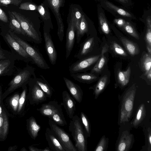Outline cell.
Masks as SVG:
<instances>
[{
    "mask_svg": "<svg viewBox=\"0 0 151 151\" xmlns=\"http://www.w3.org/2000/svg\"><path fill=\"white\" fill-rule=\"evenodd\" d=\"M68 130L75 142L77 151H87V136L80 118L74 115L70 121Z\"/></svg>",
    "mask_w": 151,
    "mask_h": 151,
    "instance_id": "obj_1",
    "label": "cell"
},
{
    "mask_svg": "<svg viewBox=\"0 0 151 151\" xmlns=\"http://www.w3.org/2000/svg\"><path fill=\"white\" fill-rule=\"evenodd\" d=\"M33 67L27 65L19 70L8 84L9 87L2 94V99L16 89L26 86L35 73Z\"/></svg>",
    "mask_w": 151,
    "mask_h": 151,
    "instance_id": "obj_2",
    "label": "cell"
},
{
    "mask_svg": "<svg viewBox=\"0 0 151 151\" xmlns=\"http://www.w3.org/2000/svg\"><path fill=\"white\" fill-rule=\"evenodd\" d=\"M136 88L134 84L126 92L122 99L120 114V122L129 121L132 114Z\"/></svg>",
    "mask_w": 151,
    "mask_h": 151,
    "instance_id": "obj_3",
    "label": "cell"
},
{
    "mask_svg": "<svg viewBox=\"0 0 151 151\" xmlns=\"http://www.w3.org/2000/svg\"><path fill=\"white\" fill-rule=\"evenodd\" d=\"M12 12L20 23L26 39L37 44H41L42 39L39 28H36L28 19L20 13L15 11Z\"/></svg>",
    "mask_w": 151,
    "mask_h": 151,
    "instance_id": "obj_4",
    "label": "cell"
},
{
    "mask_svg": "<svg viewBox=\"0 0 151 151\" xmlns=\"http://www.w3.org/2000/svg\"><path fill=\"white\" fill-rule=\"evenodd\" d=\"M8 32L23 48L32 59L34 63L38 68L43 69L46 70L50 68V66L42 55L36 48L19 37L10 29L9 30Z\"/></svg>",
    "mask_w": 151,
    "mask_h": 151,
    "instance_id": "obj_5",
    "label": "cell"
},
{
    "mask_svg": "<svg viewBox=\"0 0 151 151\" xmlns=\"http://www.w3.org/2000/svg\"><path fill=\"white\" fill-rule=\"evenodd\" d=\"M3 38L10 48L11 53L16 60L33 63L32 58L22 46L12 37L8 31L3 36Z\"/></svg>",
    "mask_w": 151,
    "mask_h": 151,
    "instance_id": "obj_6",
    "label": "cell"
},
{
    "mask_svg": "<svg viewBox=\"0 0 151 151\" xmlns=\"http://www.w3.org/2000/svg\"><path fill=\"white\" fill-rule=\"evenodd\" d=\"M48 124L50 128L56 135L66 151H77L69 134L50 119Z\"/></svg>",
    "mask_w": 151,
    "mask_h": 151,
    "instance_id": "obj_7",
    "label": "cell"
},
{
    "mask_svg": "<svg viewBox=\"0 0 151 151\" xmlns=\"http://www.w3.org/2000/svg\"><path fill=\"white\" fill-rule=\"evenodd\" d=\"M29 88L27 99L32 105H38L47 100V97L34 78L31 77L28 83Z\"/></svg>",
    "mask_w": 151,
    "mask_h": 151,
    "instance_id": "obj_8",
    "label": "cell"
},
{
    "mask_svg": "<svg viewBox=\"0 0 151 151\" xmlns=\"http://www.w3.org/2000/svg\"><path fill=\"white\" fill-rule=\"evenodd\" d=\"M100 55L85 57L79 59L72 64L69 67L70 74L84 71L98 61Z\"/></svg>",
    "mask_w": 151,
    "mask_h": 151,
    "instance_id": "obj_9",
    "label": "cell"
},
{
    "mask_svg": "<svg viewBox=\"0 0 151 151\" xmlns=\"http://www.w3.org/2000/svg\"><path fill=\"white\" fill-rule=\"evenodd\" d=\"M43 36L46 52L49 61L52 65L56 63L57 57L56 50L50 33V28L45 26L43 29Z\"/></svg>",
    "mask_w": 151,
    "mask_h": 151,
    "instance_id": "obj_10",
    "label": "cell"
},
{
    "mask_svg": "<svg viewBox=\"0 0 151 151\" xmlns=\"http://www.w3.org/2000/svg\"><path fill=\"white\" fill-rule=\"evenodd\" d=\"M49 6L53 11L57 21L58 29L57 35L60 42L64 36V26L59 12V8L62 5V0H47Z\"/></svg>",
    "mask_w": 151,
    "mask_h": 151,
    "instance_id": "obj_11",
    "label": "cell"
},
{
    "mask_svg": "<svg viewBox=\"0 0 151 151\" xmlns=\"http://www.w3.org/2000/svg\"><path fill=\"white\" fill-rule=\"evenodd\" d=\"M76 31L75 21L72 15L66 33L65 58L66 59L70 56L73 48L75 42Z\"/></svg>",
    "mask_w": 151,
    "mask_h": 151,
    "instance_id": "obj_12",
    "label": "cell"
},
{
    "mask_svg": "<svg viewBox=\"0 0 151 151\" xmlns=\"http://www.w3.org/2000/svg\"><path fill=\"white\" fill-rule=\"evenodd\" d=\"M61 105L57 101H52L42 104L37 110L43 116L47 117L49 119L55 113L62 110Z\"/></svg>",
    "mask_w": 151,
    "mask_h": 151,
    "instance_id": "obj_13",
    "label": "cell"
},
{
    "mask_svg": "<svg viewBox=\"0 0 151 151\" xmlns=\"http://www.w3.org/2000/svg\"><path fill=\"white\" fill-rule=\"evenodd\" d=\"M62 105L65 110L66 114L70 119L74 116L76 111V102L74 99L66 91H63L62 93Z\"/></svg>",
    "mask_w": 151,
    "mask_h": 151,
    "instance_id": "obj_14",
    "label": "cell"
},
{
    "mask_svg": "<svg viewBox=\"0 0 151 151\" xmlns=\"http://www.w3.org/2000/svg\"><path fill=\"white\" fill-rule=\"evenodd\" d=\"M134 142L132 134L127 131H124L118 141L116 150L117 151H128L132 147Z\"/></svg>",
    "mask_w": 151,
    "mask_h": 151,
    "instance_id": "obj_15",
    "label": "cell"
},
{
    "mask_svg": "<svg viewBox=\"0 0 151 151\" xmlns=\"http://www.w3.org/2000/svg\"><path fill=\"white\" fill-rule=\"evenodd\" d=\"M45 136L49 148L54 151H66L54 133L49 128L45 130Z\"/></svg>",
    "mask_w": 151,
    "mask_h": 151,
    "instance_id": "obj_16",
    "label": "cell"
},
{
    "mask_svg": "<svg viewBox=\"0 0 151 151\" xmlns=\"http://www.w3.org/2000/svg\"><path fill=\"white\" fill-rule=\"evenodd\" d=\"M66 86L72 97L78 103L82 100L83 92L81 87L69 79L63 77Z\"/></svg>",
    "mask_w": 151,
    "mask_h": 151,
    "instance_id": "obj_17",
    "label": "cell"
},
{
    "mask_svg": "<svg viewBox=\"0 0 151 151\" xmlns=\"http://www.w3.org/2000/svg\"><path fill=\"white\" fill-rule=\"evenodd\" d=\"M15 60L14 57H12L0 60V77L12 74Z\"/></svg>",
    "mask_w": 151,
    "mask_h": 151,
    "instance_id": "obj_18",
    "label": "cell"
},
{
    "mask_svg": "<svg viewBox=\"0 0 151 151\" xmlns=\"http://www.w3.org/2000/svg\"><path fill=\"white\" fill-rule=\"evenodd\" d=\"M94 40L93 37H91L84 41L81 44L79 50L75 55V57L79 59L86 57L91 50Z\"/></svg>",
    "mask_w": 151,
    "mask_h": 151,
    "instance_id": "obj_19",
    "label": "cell"
},
{
    "mask_svg": "<svg viewBox=\"0 0 151 151\" xmlns=\"http://www.w3.org/2000/svg\"><path fill=\"white\" fill-rule=\"evenodd\" d=\"M40 78H37L35 73L32 75L36 83L45 93L47 97L50 98L53 94L54 89L42 75H40Z\"/></svg>",
    "mask_w": 151,
    "mask_h": 151,
    "instance_id": "obj_20",
    "label": "cell"
},
{
    "mask_svg": "<svg viewBox=\"0 0 151 151\" xmlns=\"http://www.w3.org/2000/svg\"><path fill=\"white\" fill-rule=\"evenodd\" d=\"M27 127L29 135L32 139H35L38 135L41 127L34 117L31 116L27 120Z\"/></svg>",
    "mask_w": 151,
    "mask_h": 151,
    "instance_id": "obj_21",
    "label": "cell"
},
{
    "mask_svg": "<svg viewBox=\"0 0 151 151\" xmlns=\"http://www.w3.org/2000/svg\"><path fill=\"white\" fill-rule=\"evenodd\" d=\"M9 130L8 118L4 110L0 115V140H4L6 137Z\"/></svg>",
    "mask_w": 151,
    "mask_h": 151,
    "instance_id": "obj_22",
    "label": "cell"
},
{
    "mask_svg": "<svg viewBox=\"0 0 151 151\" xmlns=\"http://www.w3.org/2000/svg\"><path fill=\"white\" fill-rule=\"evenodd\" d=\"M10 18L9 25L10 29L15 33L22 35L26 37L25 34L22 29L21 25L12 12H8Z\"/></svg>",
    "mask_w": 151,
    "mask_h": 151,
    "instance_id": "obj_23",
    "label": "cell"
},
{
    "mask_svg": "<svg viewBox=\"0 0 151 151\" xmlns=\"http://www.w3.org/2000/svg\"><path fill=\"white\" fill-rule=\"evenodd\" d=\"M71 77L81 83H88L96 80L97 77L92 73H78L70 74Z\"/></svg>",
    "mask_w": 151,
    "mask_h": 151,
    "instance_id": "obj_24",
    "label": "cell"
},
{
    "mask_svg": "<svg viewBox=\"0 0 151 151\" xmlns=\"http://www.w3.org/2000/svg\"><path fill=\"white\" fill-rule=\"evenodd\" d=\"M120 40L129 53L132 55L138 54L139 50L137 45L126 38L121 37Z\"/></svg>",
    "mask_w": 151,
    "mask_h": 151,
    "instance_id": "obj_25",
    "label": "cell"
},
{
    "mask_svg": "<svg viewBox=\"0 0 151 151\" xmlns=\"http://www.w3.org/2000/svg\"><path fill=\"white\" fill-rule=\"evenodd\" d=\"M88 24L84 15H83L78 28L76 31V43L78 44L81 37L88 31Z\"/></svg>",
    "mask_w": 151,
    "mask_h": 151,
    "instance_id": "obj_26",
    "label": "cell"
},
{
    "mask_svg": "<svg viewBox=\"0 0 151 151\" xmlns=\"http://www.w3.org/2000/svg\"><path fill=\"white\" fill-rule=\"evenodd\" d=\"M146 115L145 105L141 104L137 111L135 117L132 123V126L135 127L138 126L144 119Z\"/></svg>",
    "mask_w": 151,
    "mask_h": 151,
    "instance_id": "obj_27",
    "label": "cell"
},
{
    "mask_svg": "<svg viewBox=\"0 0 151 151\" xmlns=\"http://www.w3.org/2000/svg\"><path fill=\"white\" fill-rule=\"evenodd\" d=\"M131 73L130 67L125 71L119 70L117 73V80L118 83L122 87L127 85L128 83Z\"/></svg>",
    "mask_w": 151,
    "mask_h": 151,
    "instance_id": "obj_28",
    "label": "cell"
},
{
    "mask_svg": "<svg viewBox=\"0 0 151 151\" xmlns=\"http://www.w3.org/2000/svg\"><path fill=\"white\" fill-rule=\"evenodd\" d=\"M107 76L104 75L100 79L95 85L93 89L95 99H97L99 95L104 91L107 85Z\"/></svg>",
    "mask_w": 151,
    "mask_h": 151,
    "instance_id": "obj_29",
    "label": "cell"
},
{
    "mask_svg": "<svg viewBox=\"0 0 151 151\" xmlns=\"http://www.w3.org/2000/svg\"><path fill=\"white\" fill-rule=\"evenodd\" d=\"M49 119L53 121L58 125L64 126L67 125L62 110L52 115Z\"/></svg>",
    "mask_w": 151,
    "mask_h": 151,
    "instance_id": "obj_30",
    "label": "cell"
},
{
    "mask_svg": "<svg viewBox=\"0 0 151 151\" xmlns=\"http://www.w3.org/2000/svg\"><path fill=\"white\" fill-rule=\"evenodd\" d=\"M141 66L142 70L146 75L148 72L151 69V57L147 53L142 56L141 60Z\"/></svg>",
    "mask_w": 151,
    "mask_h": 151,
    "instance_id": "obj_31",
    "label": "cell"
},
{
    "mask_svg": "<svg viewBox=\"0 0 151 151\" xmlns=\"http://www.w3.org/2000/svg\"><path fill=\"white\" fill-rule=\"evenodd\" d=\"M23 91L19 97L17 113H21L23 111L27 100V89L26 86L22 87Z\"/></svg>",
    "mask_w": 151,
    "mask_h": 151,
    "instance_id": "obj_32",
    "label": "cell"
},
{
    "mask_svg": "<svg viewBox=\"0 0 151 151\" xmlns=\"http://www.w3.org/2000/svg\"><path fill=\"white\" fill-rule=\"evenodd\" d=\"M81 122L87 137H89L90 136L91 132V126L89 120L86 115L83 112L80 114V117Z\"/></svg>",
    "mask_w": 151,
    "mask_h": 151,
    "instance_id": "obj_33",
    "label": "cell"
},
{
    "mask_svg": "<svg viewBox=\"0 0 151 151\" xmlns=\"http://www.w3.org/2000/svg\"><path fill=\"white\" fill-rule=\"evenodd\" d=\"M98 60L97 63L91 71V73H99L102 70L106 61V58L104 55H101V58Z\"/></svg>",
    "mask_w": 151,
    "mask_h": 151,
    "instance_id": "obj_34",
    "label": "cell"
},
{
    "mask_svg": "<svg viewBox=\"0 0 151 151\" xmlns=\"http://www.w3.org/2000/svg\"><path fill=\"white\" fill-rule=\"evenodd\" d=\"M108 138L103 135L101 138L94 151H106L108 147Z\"/></svg>",
    "mask_w": 151,
    "mask_h": 151,
    "instance_id": "obj_35",
    "label": "cell"
},
{
    "mask_svg": "<svg viewBox=\"0 0 151 151\" xmlns=\"http://www.w3.org/2000/svg\"><path fill=\"white\" fill-rule=\"evenodd\" d=\"M105 4L108 7L114 10L121 15L129 17H132V15L129 12L122 9L116 6L109 2L106 1L105 2Z\"/></svg>",
    "mask_w": 151,
    "mask_h": 151,
    "instance_id": "obj_36",
    "label": "cell"
},
{
    "mask_svg": "<svg viewBox=\"0 0 151 151\" xmlns=\"http://www.w3.org/2000/svg\"><path fill=\"white\" fill-rule=\"evenodd\" d=\"M99 20L101 29L103 32L106 34H109L110 29L106 19L103 13L100 14Z\"/></svg>",
    "mask_w": 151,
    "mask_h": 151,
    "instance_id": "obj_37",
    "label": "cell"
},
{
    "mask_svg": "<svg viewBox=\"0 0 151 151\" xmlns=\"http://www.w3.org/2000/svg\"><path fill=\"white\" fill-rule=\"evenodd\" d=\"M126 31L131 35L137 39H139V36L134 28L129 23L127 22L123 26Z\"/></svg>",
    "mask_w": 151,
    "mask_h": 151,
    "instance_id": "obj_38",
    "label": "cell"
},
{
    "mask_svg": "<svg viewBox=\"0 0 151 151\" xmlns=\"http://www.w3.org/2000/svg\"><path fill=\"white\" fill-rule=\"evenodd\" d=\"M19 97V95L16 93L13 96L10 100L9 104L13 111L15 112L17 110Z\"/></svg>",
    "mask_w": 151,
    "mask_h": 151,
    "instance_id": "obj_39",
    "label": "cell"
},
{
    "mask_svg": "<svg viewBox=\"0 0 151 151\" xmlns=\"http://www.w3.org/2000/svg\"><path fill=\"white\" fill-rule=\"evenodd\" d=\"M37 6L30 2H25L20 4L19 8L22 10H35L37 9Z\"/></svg>",
    "mask_w": 151,
    "mask_h": 151,
    "instance_id": "obj_40",
    "label": "cell"
},
{
    "mask_svg": "<svg viewBox=\"0 0 151 151\" xmlns=\"http://www.w3.org/2000/svg\"><path fill=\"white\" fill-rule=\"evenodd\" d=\"M73 17L76 31L78 29L82 18V14L78 10L75 9L72 14Z\"/></svg>",
    "mask_w": 151,
    "mask_h": 151,
    "instance_id": "obj_41",
    "label": "cell"
},
{
    "mask_svg": "<svg viewBox=\"0 0 151 151\" xmlns=\"http://www.w3.org/2000/svg\"><path fill=\"white\" fill-rule=\"evenodd\" d=\"M22 1V0H0V6L13 5L17 6Z\"/></svg>",
    "mask_w": 151,
    "mask_h": 151,
    "instance_id": "obj_42",
    "label": "cell"
},
{
    "mask_svg": "<svg viewBox=\"0 0 151 151\" xmlns=\"http://www.w3.org/2000/svg\"><path fill=\"white\" fill-rule=\"evenodd\" d=\"M112 47L114 51L118 55L123 56H126L127 54L124 50L119 44L114 42Z\"/></svg>",
    "mask_w": 151,
    "mask_h": 151,
    "instance_id": "obj_43",
    "label": "cell"
},
{
    "mask_svg": "<svg viewBox=\"0 0 151 151\" xmlns=\"http://www.w3.org/2000/svg\"><path fill=\"white\" fill-rule=\"evenodd\" d=\"M12 57H14L11 53L0 48V60Z\"/></svg>",
    "mask_w": 151,
    "mask_h": 151,
    "instance_id": "obj_44",
    "label": "cell"
},
{
    "mask_svg": "<svg viewBox=\"0 0 151 151\" xmlns=\"http://www.w3.org/2000/svg\"><path fill=\"white\" fill-rule=\"evenodd\" d=\"M145 39L147 46L151 47V27L147 26Z\"/></svg>",
    "mask_w": 151,
    "mask_h": 151,
    "instance_id": "obj_45",
    "label": "cell"
},
{
    "mask_svg": "<svg viewBox=\"0 0 151 151\" xmlns=\"http://www.w3.org/2000/svg\"><path fill=\"white\" fill-rule=\"evenodd\" d=\"M37 10L41 17L44 19L46 18V11L42 5H40L37 7Z\"/></svg>",
    "mask_w": 151,
    "mask_h": 151,
    "instance_id": "obj_46",
    "label": "cell"
},
{
    "mask_svg": "<svg viewBox=\"0 0 151 151\" xmlns=\"http://www.w3.org/2000/svg\"><path fill=\"white\" fill-rule=\"evenodd\" d=\"M147 141L148 142L147 150L151 151V130L150 128L147 129Z\"/></svg>",
    "mask_w": 151,
    "mask_h": 151,
    "instance_id": "obj_47",
    "label": "cell"
},
{
    "mask_svg": "<svg viewBox=\"0 0 151 151\" xmlns=\"http://www.w3.org/2000/svg\"><path fill=\"white\" fill-rule=\"evenodd\" d=\"M0 20L5 23L8 22V18L5 13L0 7Z\"/></svg>",
    "mask_w": 151,
    "mask_h": 151,
    "instance_id": "obj_48",
    "label": "cell"
},
{
    "mask_svg": "<svg viewBox=\"0 0 151 151\" xmlns=\"http://www.w3.org/2000/svg\"><path fill=\"white\" fill-rule=\"evenodd\" d=\"M115 22L119 26H123L125 24V22L123 19H115Z\"/></svg>",
    "mask_w": 151,
    "mask_h": 151,
    "instance_id": "obj_49",
    "label": "cell"
},
{
    "mask_svg": "<svg viewBox=\"0 0 151 151\" xmlns=\"http://www.w3.org/2000/svg\"><path fill=\"white\" fill-rule=\"evenodd\" d=\"M2 88L1 86H0V115H1L3 110L2 108V105L1 104V102H2Z\"/></svg>",
    "mask_w": 151,
    "mask_h": 151,
    "instance_id": "obj_50",
    "label": "cell"
},
{
    "mask_svg": "<svg viewBox=\"0 0 151 151\" xmlns=\"http://www.w3.org/2000/svg\"><path fill=\"white\" fill-rule=\"evenodd\" d=\"M29 148L30 151H43V149L38 148L32 146H29Z\"/></svg>",
    "mask_w": 151,
    "mask_h": 151,
    "instance_id": "obj_51",
    "label": "cell"
},
{
    "mask_svg": "<svg viewBox=\"0 0 151 151\" xmlns=\"http://www.w3.org/2000/svg\"><path fill=\"white\" fill-rule=\"evenodd\" d=\"M108 46L105 45L103 48L102 50L101 55H104V54L108 51Z\"/></svg>",
    "mask_w": 151,
    "mask_h": 151,
    "instance_id": "obj_52",
    "label": "cell"
},
{
    "mask_svg": "<svg viewBox=\"0 0 151 151\" xmlns=\"http://www.w3.org/2000/svg\"><path fill=\"white\" fill-rule=\"evenodd\" d=\"M146 75L147 78L150 81L151 80V69L148 72Z\"/></svg>",
    "mask_w": 151,
    "mask_h": 151,
    "instance_id": "obj_53",
    "label": "cell"
},
{
    "mask_svg": "<svg viewBox=\"0 0 151 151\" xmlns=\"http://www.w3.org/2000/svg\"><path fill=\"white\" fill-rule=\"evenodd\" d=\"M147 50L149 52V54L151 55V47L148 46H146Z\"/></svg>",
    "mask_w": 151,
    "mask_h": 151,
    "instance_id": "obj_54",
    "label": "cell"
},
{
    "mask_svg": "<svg viewBox=\"0 0 151 151\" xmlns=\"http://www.w3.org/2000/svg\"><path fill=\"white\" fill-rule=\"evenodd\" d=\"M52 150L49 147H47L43 149V151H51Z\"/></svg>",
    "mask_w": 151,
    "mask_h": 151,
    "instance_id": "obj_55",
    "label": "cell"
},
{
    "mask_svg": "<svg viewBox=\"0 0 151 151\" xmlns=\"http://www.w3.org/2000/svg\"><path fill=\"white\" fill-rule=\"evenodd\" d=\"M119 0L120 1H121L122 2H126L127 1V0Z\"/></svg>",
    "mask_w": 151,
    "mask_h": 151,
    "instance_id": "obj_56",
    "label": "cell"
},
{
    "mask_svg": "<svg viewBox=\"0 0 151 151\" xmlns=\"http://www.w3.org/2000/svg\"></svg>",
    "mask_w": 151,
    "mask_h": 151,
    "instance_id": "obj_57",
    "label": "cell"
}]
</instances>
